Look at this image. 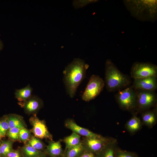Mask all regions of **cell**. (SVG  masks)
<instances>
[{"label":"cell","instance_id":"1","mask_svg":"<svg viewBox=\"0 0 157 157\" xmlns=\"http://www.w3.org/2000/svg\"><path fill=\"white\" fill-rule=\"evenodd\" d=\"M88 67L83 60L76 58L66 67L63 81L67 92L71 98L74 97L78 87L85 78Z\"/></svg>","mask_w":157,"mask_h":157},{"label":"cell","instance_id":"2","mask_svg":"<svg viewBox=\"0 0 157 157\" xmlns=\"http://www.w3.org/2000/svg\"><path fill=\"white\" fill-rule=\"evenodd\" d=\"M131 15L142 21L154 22L157 19V0H124Z\"/></svg>","mask_w":157,"mask_h":157},{"label":"cell","instance_id":"3","mask_svg":"<svg viewBox=\"0 0 157 157\" xmlns=\"http://www.w3.org/2000/svg\"><path fill=\"white\" fill-rule=\"evenodd\" d=\"M106 88L109 91H114L126 88L131 83V79L117 68L109 59L105 63V81Z\"/></svg>","mask_w":157,"mask_h":157},{"label":"cell","instance_id":"4","mask_svg":"<svg viewBox=\"0 0 157 157\" xmlns=\"http://www.w3.org/2000/svg\"><path fill=\"white\" fill-rule=\"evenodd\" d=\"M115 98L119 106L123 110H131L136 108V90L132 86L119 90Z\"/></svg>","mask_w":157,"mask_h":157},{"label":"cell","instance_id":"5","mask_svg":"<svg viewBox=\"0 0 157 157\" xmlns=\"http://www.w3.org/2000/svg\"><path fill=\"white\" fill-rule=\"evenodd\" d=\"M104 81L99 76L93 75L91 77L82 97L83 100L89 101L97 97L102 91Z\"/></svg>","mask_w":157,"mask_h":157},{"label":"cell","instance_id":"6","mask_svg":"<svg viewBox=\"0 0 157 157\" xmlns=\"http://www.w3.org/2000/svg\"><path fill=\"white\" fill-rule=\"evenodd\" d=\"M131 75L134 79L157 77V67L150 63L136 62L132 67Z\"/></svg>","mask_w":157,"mask_h":157},{"label":"cell","instance_id":"7","mask_svg":"<svg viewBox=\"0 0 157 157\" xmlns=\"http://www.w3.org/2000/svg\"><path fill=\"white\" fill-rule=\"evenodd\" d=\"M83 141L86 149L98 154L108 144L116 141V140L102 136L100 138L85 137Z\"/></svg>","mask_w":157,"mask_h":157},{"label":"cell","instance_id":"8","mask_svg":"<svg viewBox=\"0 0 157 157\" xmlns=\"http://www.w3.org/2000/svg\"><path fill=\"white\" fill-rule=\"evenodd\" d=\"M136 90V108L139 110H147L154 106L157 101L155 91Z\"/></svg>","mask_w":157,"mask_h":157},{"label":"cell","instance_id":"9","mask_svg":"<svg viewBox=\"0 0 157 157\" xmlns=\"http://www.w3.org/2000/svg\"><path fill=\"white\" fill-rule=\"evenodd\" d=\"M29 121L32 126V131L35 137L40 139H48L52 140V136L44 121L39 119L35 115L31 117Z\"/></svg>","mask_w":157,"mask_h":157},{"label":"cell","instance_id":"10","mask_svg":"<svg viewBox=\"0 0 157 157\" xmlns=\"http://www.w3.org/2000/svg\"><path fill=\"white\" fill-rule=\"evenodd\" d=\"M132 87L135 90L155 91L157 88V77L134 79Z\"/></svg>","mask_w":157,"mask_h":157},{"label":"cell","instance_id":"11","mask_svg":"<svg viewBox=\"0 0 157 157\" xmlns=\"http://www.w3.org/2000/svg\"><path fill=\"white\" fill-rule=\"evenodd\" d=\"M65 126L73 132L87 138H100L102 136L94 133L88 129L81 127L71 119L67 120L65 122Z\"/></svg>","mask_w":157,"mask_h":157},{"label":"cell","instance_id":"12","mask_svg":"<svg viewBox=\"0 0 157 157\" xmlns=\"http://www.w3.org/2000/svg\"><path fill=\"white\" fill-rule=\"evenodd\" d=\"M20 104L24 108L26 113L30 114L38 111L42 107L43 102L42 100L39 97L32 95L26 101L20 103Z\"/></svg>","mask_w":157,"mask_h":157},{"label":"cell","instance_id":"13","mask_svg":"<svg viewBox=\"0 0 157 157\" xmlns=\"http://www.w3.org/2000/svg\"><path fill=\"white\" fill-rule=\"evenodd\" d=\"M46 154L50 157H59L63 155L60 141L50 142L45 150Z\"/></svg>","mask_w":157,"mask_h":157},{"label":"cell","instance_id":"14","mask_svg":"<svg viewBox=\"0 0 157 157\" xmlns=\"http://www.w3.org/2000/svg\"><path fill=\"white\" fill-rule=\"evenodd\" d=\"M142 118L145 125L149 128H152L156 123V110H155L146 111L142 114Z\"/></svg>","mask_w":157,"mask_h":157},{"label":"cell","instance_id":"15","mask_svg":"<svg viewBox=\"0 0 157 157\" xmlns=\"http://www.w3.org/2000/svg\"><path fill=\"white\" fill-rule=\"evenodd\" d=\"M32 91V88L28 84L23 88L16 90L15 93V97L21 102H25L31 97Z\"/></svg>","mask_w":157,"mask_h":157},{"label":"cell","instance_id":"16","mask_svg":"<svg viewBox=\"0 0 157 157\" xmlns=\"http://www.w3.org/2000/svg\"><path fill=\"white\" fill-rule=\"evenodd\" d=\"M141 126L140 119L135 115L127 122L126 124V129L131 133L138 131L141 128Z\"/></svg>","mask_w":157,"mask_h":157},{"label":"cell","instance_id":"17","mask_svg":"<svg viewBox=\"0 0 157 157\" xmlns=\"http://www.w3.org/2000/svg\"><path fill=\"white\" fill-rule=\"evenodd\" d=\"M20 150L23 157H38L46 154L45 152L38 150L28 144L21 147Z\"/></svg>","mask_w":157,"mask_h":157},{"label":"cell","instance_id":"18","mask_svg":"<svg viewBox=\"0 0 157 157\" xmlns=\"http://www.w3.org/2000/svg\"><path fill=\"white\" fill-rule=\"evenodd\" d=\"M85 149L83 143L81 142L77 145L66 149L63 155L64 157H78Z\"/></svg>","mask_w":157,"mask_h":157},{"label":"cell","instance_id":"19","mask_svg":"<svg viewBox=\"0 0 157 157\" xmlns=\"http://www.w3.org/2000/svg\"><path fill=\"white\" fill-rule=\"evenodd\" d=\"M7 117L9 129L15 127L25 128L22 118L20 116L15 114H10Z\"/></svg>","mask_w":157,"mask_h":157},{"label":"cell","instance_id":"20","mask_svg":"<svg viewBox=\"0 0 157 157\" xmlns=\"http://www.w3.org/2000/svg\"><path fill=\"white\" fill-rule=\"evenodd\" d=\"M64 142L65 144L66 149H67L80 143L81 142L80 136L77 133L73 132L70 135L65 138Z\"/></svg>","mask_w":157,"mask_h":157},{"label":"cell","instance_id":"21","mask_svg":"<svg viewBox=\"0 0 157 157\" xmlns=\"http://www.w3.org/2000/svg\"><path fill=\"white\" fill-rule=\"evenodd\" d=\"M116 142L112 143L107 146L97 155L98 157H115L116 149Z\"/></svg>","mask_w":157,"mask_h":157},{"label":"cell","instance_id":"22","mask_svg":"<svg viewBox=\"0 0 157 157\" xmlns=\"http://www.w3.org/2000/svg\"><path fill=\"white\" fill-rule=\"evenodd\" d=\"M13 141L8 140L2 142L0 144V156L6 157L13 149Z\"/></svg>","mask_w":157,"mask_h":157},{"label":"cell","instance_id":"23","mask_svg":"<svg viewBox=\"0 0 157 157\" xmlns=\"http://www.w3.org/2000/svg\"><path fill=\"white\" fill-rule=\"evenodd\" d=\"M27 144L31 146L38 150L42 151L44 148L43 143L38 138L35 136H32L30 138Z\"/></svg>","mask_w":157,"mask_h":157},{"label":"cell","instance_id":"24","mask_svg":"<svg viewBox=\"0 0 157 157\" xmlns=\"http://www.w3.org/2000/svg\"><path fill=\"white\" fill-rule=\"evenodd\" d=\"M9 129L8 117L5 115L0 120V133L1 137L5 136Z\"/></svg>","mask_w":157,"mask_h":157},{"label":"cell","instance_id":"25","mask_svg":"<svg viewBox=\"0 0 157 157\" xmlns=\"http://www.w3.org/2000/svg\"><path fill=\"white\" fill-rule=\"evenodd\" d=\"M22 128L15 127L9 130L7 135L10 140L13 141H20L19 131Z\"/></svg>","mask_w":157,"mask_h":157},{"label":"cell","instance_id":"26","mask_svg":"<svg viewBox=\"0 0 157 157\" xmlns=\"http://www.w3.org/2000/svg\"><path fill=\"white\" fill-rule=\"evenodd\" d=\"M115 157H138L134 152L122 150L116 148Z\"/></svg>","mask_w":157,"mask_h":157},{"label":"cell","instance_id":"27","mask_svg":"<svg viewBox=\"0 0 157 157\" xmlns=\"http://www.w3.org/2000/svg\"><path fill=\"white\" fill-rule=\"evenodd\" d=\"M98 1L95 0H74L73 2V5L76 9L83 7L89 4Z\"/></svg>","mask_w":157,"mask_h":157},{"label":"cell","instance_id":"28","mask_svg":"<svg viewBox=\"0 0 157 157\" xmlns=\"http://www.w3.org/2000/svg\"><path fill=\"white\" fill-rule=\"evenodd\" d=\"M30 132L25 128L21 129L19 131V136L20 141L25 143L30 138Z\"/></svg>","mask_w":157,"mask_h":157},{"label":"cell","instance_id":"29","mask_svg":"<svg viewBox=\"0 0 157 157\" xmlns=\"http://www.w3.org/2000/svg\"><path fill=\"white\" fill-rule=\"evenodd\" d=\"M78 157H98V155L85 149Z\"/></svg>","mask_w":157,"mask_h":157},{"label":"cell","instance_id":"30","mask_svg":"<svg viewBox=\"0 0 157 157\" xmlns=\"http://www.w3.org/2000/svg\"><path fill=\"white\" fill-rule=\"evenodd\" d=\"M6 157H23L20 150L13 149Z\"/></svg>","mask_w":157,"mask_h":157},{"label":"cell","instance_id":"31","mask_svg":"<svg viewBox=\"0 0 157 157\" xmlns=\"http://www.w3.org/2000/svg\"><path fill=\"white\" fill-rule=\"evenodd\" d=\"M3 48V44L2 40L0 39V51H1Z\"/></svg>","mask_w":157,"mask_h":157},{"label":"cell","instance_id":"32","mask_svg":"<svg viewBox=\"0 0 157 157\" xmlns=\"http://www.w3.org/2000/svg\"><path fill=\"white\" fill-rule=\"evenodd\" d=\"M38 157H46V154L42 155Z\"/></svg>","mask_w":157,"mask_h":157},{"label":"cell","instance_id":"33","mask_svg":"<svg viewBox=\"0 0 157 157\" xmlns=\"http://www.w3.org/2000/svg\"><path fill=\"white\" fill-rule=\"evenodd\" d=\"M1 134H0V141L1 140Z\"/></svg>","mask_w":157,"mask_h":157},{"label":"cell","instance_id":"34","mask_svg":"<svg viewBox=\"0 0 157 157\" xmlns=\"http://www.w3.org/2000/svg\"><path fill=\"white\" fill-rule=\"evenodd\" d=\"M59 157H64V156H63H63H60Z\"/></svg>","mask_w":157,"mask_h":157},{"label":"cell","instance_id":"35","mask_svg":"<svg viewBox=\"0 0 157 157\" xmlns=\"http://www.w3.org/2000/svg\"><path fill=\"white\" fill-rule=\"evenodd\" d=\"M0 157H1L0 156Z\"/></svg>","mask_w":157,"mask_h":157}]
</instances>
